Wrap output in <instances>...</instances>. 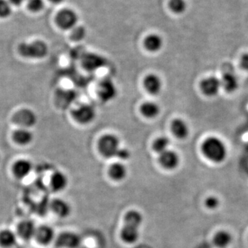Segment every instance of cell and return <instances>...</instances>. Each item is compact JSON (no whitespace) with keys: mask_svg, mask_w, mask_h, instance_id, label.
I'll return each instance as SVG.
<instances>
[{"mask_svg":"<svg viewBox=\"0 0 248 248\" xmlns=\"http://www.w3.org/2000/svg\"><path fill=\"white\" fill-rule=\"evenodd\" d=\"M130 156V153L128 149L120 148V149L119 150L118 153H117L116 157L119 158V159L122 160H127L129 159Z\"/></svg>","mask_w":248,"mask_h":248,"instance_id":"836d02e7","label":"cell"},{"mask_svg":"<svg viewBox=\"0 0 248 248\" xmlns=\"http://www.w3.org/2000/svg\"><path fill=\"white\" fill-rule=\"evenodd\" d=\"M73 118L81 124H88L94 120L96 115L94 108L90 104H83L77 107L72 112Z\"/></svg>","mask_w":248,"mask_h":248,"instance_id":"8992f818","label":"cell"},{"mask_svg":"<svg viewBox=\"0 0 248 248\" xmlns=\"http://www.w3.org/2000/svg\"><path fill=\"white\" fill-rule=\"evenodd\" d=\"M50 208L57 216L62 218H67L71 214V205L66 200L61 198H56L50 203Z\"/></svg>","mask_w":248,"mask_h":248,"instance_id":"8fae6325","label":"cell"},{"mask_svg":"<svg viewBox=\"0 0 248 248\" xmlns=\"http://www.w3.org/2000/svg\"><path fill=\"white\" fill-rule=\"evenodd\" d=\"M33 169V165L29 159H22L16 161L13 166V172L15 177L18 179H24L27 177Z\"/></svg>","mask_w":248,"mask_h":248,"instance_id":"9c48e42d","label":"cell"},{"mask_svg":"<svg viewBox=\"0 0 248 248\" xmlns=\"http://www.w3.org/2000/svg\"><path fill=\"white\" fill-rule=\"evenodd\" d=\"M121 238L126 244H135L140 238V229L124 225L121 231Z\"/></svg>","mask_w":248,"mask_h":248,"instance_id":"ac0fdd59","label":"cell"},{"mask_svg":"<svg viewBox=\"0 0 248 248\" xmlns=\"http://www.w3.org/2000/svg\"><path fill=\"white\" fill-rule=\"evenodd\" d=\"M201 88L205 95L214 97L218 94L221 89V81L215 77H210L202 81Z\"/></svg>","mask_w":248,"mask_h":248,"instance_id":"7c38bea8","label":"cell"},{"mask_svg":"<svg viewBox=\"0 0 248 248\" xmlns=\"http://www.w3.org/2000/svg\"><path fill=\"white\" fill-rule=\"evenodd\" d=\"M145 87L152 94H158L162 89V81L159 76L151 74L147 76L144 81Z\"/></svg>","mask_w":248,"mask_h":248,"instance_id":"e0dca14e","label":"cell"},{"mask_svg":"<svg viewBox=\"0 0 248 248\" xmlns=\"http://www.w3.org/2000/svg\"><path fill=\"white\" fill-rule=\"evenodd\" d=\"M86 33V30L84 27H76L74 29H72V40L76 41V42L84 40Z\"/></svg>","mask_w":248,"mask_h":248,"instance_id":"4dcf8cb0","label":"cell"},{"mask_svg":"<svg viewBox=\"0 0 248 248\" xmlns=\"http://www.w3.org/2000/svg\"><path fill=\"white\" fill-rule=\"evenodd\" d=\"M141 111L147 118H155L159 115L160 108L156 103L148 102L142 105Z\"/></svg>","mask_w":248,"mask_h":248,"instance_id":"484cf974","label":"cell"},{"mask_svg":"<svg viewBox=\"0 0 248 248\" xmlns=\"http://www.w3.org/2000/svg\"><path fill=\"white\" fill-rule=\"evenodd\" d=\"M99 149L101 154L105 157H116L120 149V140L117 136L111 134L104 135L99 141Z\"/></svg>","mask_w":248,"mask_h":248,"instance_id":"3957f363","label":"cell"},{"mask_svg":"<svg viewBox=\"0 0 248 248\" xmlns=\"http://www.w3.org/2000/svg\"><path fill=\"white\" fill-rule=\"evenodd\" d=\"M164 41L162 37L156 34L148 35L145 40V46L151 52H157L162 48Z\"/></svg>","mask_w":248,"mask_h":248,"instance_id":"d4e9b609","label":"cell"},{"mask_svg":"<svg viewBox=\"0 0 248 248\" xmlns=\"http://www.w3.org/2000/svg\"><path fill=\"white\" fill-rule=\"evenodd\" d=\"M17 235L14 231L9 229H4L0 231V246L3 248H10L14 247L17 243Z\"/></svg>","mask_w":248,"mask_h":248,"instance_id":"603a6c76","label":"cell"},{"mask_svg":"<svg viewBox=\"0 0 248 248\" xmlns=\"http://www.w3.org/2000/svg\"><path fill=\"white\" fill-rule=\"evenodd\" d=\"M159 161L164 169L174 170L179 166L180 159L176 152L169 149L160 154Z\"/></svg>","mask_w":248,"mask_h":248,"instance_id":"4fadbf2b","label":"cell"},{"mask_svg":"<svg viewBox=\"0 0 248 248\" xmlns=\"http://www.w3.org/2000/svg\"><path fill=\"white\" fill-rule=\"evenodd\" d=\"M98 94L103 102H108L113 100L117 94V86L112 80L104 78L99 83L98 87Z\"/></svg>","mask_w":248,"mask_h":248,"instance_id":"ba28073f","label":"cell"},{"mask_svg":"<svg viewBox=\"0 0 248 248\" xmlns=\"http://www.w3.org/2000/svg\"><path fill=\"white\" fill-rule=\"evenodd\" d=\"M37 228L33 221L31 220H24L18 226V234L23 239L29 241L35 238Z\"/></svg>","mask_w":248,"mask_h":248,"instance_id":"5bb4252c","label":"cell"},{"mask_svg":"<svg viewBox=\"0 0 248 248\" xmlns=\"http://www.w3.org/2000/svg\"><path fill=\"white\" fill-rule=\"evenodd\" d=\"M15 141L21 146H27L33 141L34 135L29 128H21L14 134Z\"/></svg>","mask_w":248,"mask_h":248,"instance_id":"2e32d148","label":"cell"},{"mask_svg":"<svg viewBox=\"0 0 248 248\" xmlns=\"http://www.w3.org/2000/svg\"><path fill=\"white\" fill-rule=\"evenodd\" d=\"M221 87L228 93L234 92L239 87L237 77L232 73H227L223 75L221 80Z\"/></svg>","mask_w":248,"mask_h":248,"instance_id":"7402d4cb","label":"cell"},{"mask_svg":"<svg viewBox=\"0 0 248 248\" xmlns=\"http://www.w3.org/2000/svg\"><path fill=\"white\" fill-rule=\"evenodd\" d=\"M170 143V141L169 138H166V137H161L155 141L153 148H154L155 151L157 152L159 154H161V153L169 150Z\"/></svg>","mask_w":248,"mask_h":248,"instance_id":"83f0119b","label":"cell"},{"mask_svg":"<svg viewBox=\"0 0 248 248\" xmlns=\"http://www.w3.org/2000/svg\"><path fill=\"white\" fill-rule=\"evenodd\" d=\"M143 221V215L138 210H130L124 217V225L134 227L139 229L141 227Z\"/></svg>","mask_w":248,"mask_h":248,"instance_id":"44dd1931","label":"cell"},{"mask_svg":"<svg viewBox=\"0 0 248 248\" xmlns=\"http://www.w3.org/2000/svg\"><path fill=\"white\" fill-rule=\"evenodd\" d=\"M0 161H1V155H0Z\"/></svg>","mask_w":248,"mask_h":248,"instance_id":"74e56055","label":"cell"},{"mask_svg":"<svg viewBox=\"0 0 248 248\" xmlns=\"http://www.w3.org/2000/svg\"><path fill=\"white\" fill-rule=\"evenodd\" d=\"M59 27L63 30H72L76 27L78 16L71 9H63L59 13L56 19Z\"/></svg>","mask_w":248,"mask_h":248,"instance_id":"52a82bcc","label":"cell"},{"mask_svg":"<svg viewBox=\"0 0 248 248\" xmlns=\"http://www.w3.org/2000/svg\"><path fill=\"white\" fill-rule=\"evenodd\" d=\"M219 200L215 196H210L205 201V206L210 210H215L219 205Z\"/></svg>","mask_w":248,"mask_h":248,"instance_id":"d6a6232c","label":"cell"},{"mask_svg":"<svg viewBox=\"0 0 248 248\" xmlns=\"http://www.w3.org/2000/svg\"><path fill=\"white\" fill-rule=\"evenodd\" d=\"M241 66L246 71H248V53L244 54L241 58Z\"/></svg>","mask_w":248,"mask_h":248,"instance_id":"e575fe53","label":"cell"},{"mask_svg":"<svg viewBox=\"0 0 248 248\" xmlns=\"http://www.w3.org/2000/svg\"><path fill=\"white\" fill-rule=\"evenodd\" d=\"M12 14V6L9 1L0 0V17L7 18Z\"/></svg>","mask_w":248,"mask_h":248,"instance_id":"f1b7e54d","label":"cell"},{"mask_svg":"<svg viewBox=\"0 0 248 248\" xmlns=\"http://www.w3.org/2000/svg\"><path fill=\"white\" fill-rule=\"evenodd\" d=\"M13 120L22 128H29L37 124V117L33 110L23 108L16 112Z\"/></svg>","mask_w":248,"mask_h":248,"instance_id":"5b68a950","label":"cell"},{"mask_svg":"<svg viewBox=\"0 0 248 248\" xmlns=\"http://www.w3.org/2000/svg\"><path fill=\"white\" fill-rule=\"evenodd\" d=\"M108 173L111 179L116 182H121L127 177L128 170L125 165L122 163L117 162L111 165Z\"/></svg>","mask_w":248,"mask_h":248,"instance_id":"d6986e66","label":"cell"},{"mask_svg":"<svg viewBox=\"0 0 248 248\" xmlns=\"http://www.w3.org/2000/svg\"><path fill=\"white\" fill-rule=\"evenodd\" d=\"M170 9L176 14H182L187 9L185 0H170Z\"/></svg>","mask_w":248,"mask_h":248,"instance_id":"4316f807","label":"cell"},{"mask_svg":"<svg viewBox=\"0 0 248 248\" xmlns=\"http://www.w3.org/2000/svg\"><path fill=\"white\" fill-rule=\"evenodd\" d=\"M232 242V236L229 232L219 231L213 237V244L217 248H227Z\"/></svg>","mask_w":248,"mask_h":248,"instance_id":"ffe728a7","label":"cell"},{"mask_svg":"<svg viewBox=\"0 0 248 248\" xmlns=\"http://www.w3.org/2000/svg\"><path fill=\"white\" fill-rule=\"evenodd\" d=\"M43 0H29V7L33 12H39L44 9Z\"/></svg>","mask_w":248,"mask_h":248,"instance_id":"1f68e13d","label":"cell"},{"mask_svg":"<svg viewBox=\"0 0 248 248\" xmlns=\"http://www.w3.org/2000/svg\"><path fill=\"white\" fill-rule=\"evenodd\" d=\"M35 238L40 244L48 246L55 239V231L51 226L42 225L37 228Z\"/></svg>","mask_w":248,"mask_h":248,"instance_id":"30bf717a","label":"cell"},{"mask_svg":"<svg viewBox=\"0 0 248 248\" xmlns=\"http://www.w3.org/2000/svg\"><path fill=\"white\" fill-rule=\"evenodd\" d=\"M101 63H102V61H101L100 58L94 55L88 57L84 62L85 66L88 68H91V69H96V68H99L101 66Z\"/></svg>","mask_w":248,"mask_h":248,"instance_id":"f546056e","label":"cell"},{"mask_svg":"<svg viewBox=\"0 0 248 248\" xmlns=\"http://www.w3.org/2000/svg\"><path fill=\"white\" fill-rule=\"evenodd\" d=\"M26 0H10V3L15 5V6H19L22 5Z\"/></svg>","mask_w":248,"mask_h":248,"instance_id":"d590c367","label":"cell"},{"mask_svg":"<svg viewBox=\"0 0 248 248\" xmlns=\"http://www.w3.org/2000/svg\"><path fill=\"white\" fill-rule=\"evenodd\" d=\"M68 184V177L62 171H55L50 177V186L55 192H62L64 190Z\"/></svg>","mask_w":248,"mask_h":248,"instance_id":"9a60e30c","label":"cell"},{"mask_svg":"<svg viewBox=\"0 0 248 248\" xmlns=\"http://www.w3.org/2000/svg\"><path fill=\"white\" fill-rule=\"evenodd\" d=\"M52 2L55 3V4H60L62 1H63V0H50Z\"/></svg>","mask_w":248,"mask_h":248,"instance_id":"8d00e7d4","label":"cell"},{"mask_svg":"<svg viewBox=\"0 0 248 248\" xmlns=\"http://www.w3.org/2000/svg\"><path fill=\"white\" fill-rule=\"evenodd\" d=\"M18 50L23 58L42 60L48 55V47L43 41L37 40L30 43L23 42L18 47Z\"/></svg>","mask_w":248,"mask_h":248,"instance_id":"7a4b0ae2","label":"cell"},{"mask_svg":"<svg viewBox=\"0 0 248 248\" xmlns=\"http://www.w3.org/2000/svg\"><path fill=\"white\" fill-rule=\"evenodd\" d=\"M202 150L207 159L216 164L224 161L228 154L225 143L215 137L206 139L202 144Z\"/></svg>","mask_w":248,"mask_h":248,"instance_id":"6da1fadb","label":"cell"},{"mask_svg":"<svg viewBox=\"0 0 248 248\" xmlns=\"http://www.w3.org/2000/svg\"><path fill=\"white\" fill-rule=\"evenodd\" d=\"M81 236L74 232L66 231L59 234L55 245L59 248H78L81 244Z\"/></svg>","mask_w":248,"mask_h":248,"instance_id":"277c9868","label":"cell"},{"mask_svg":"<svg viewBox=\"0 0 248 248\" xmlns=\"http://www.w3.org/2000/svg\"><path fill=\"white\" fill-rule=\"evenodd\" d=\"M173 133L179 139H186L189 135V127L184 120L177 119L173 122L172 125Z\"/></svg>","mask_w":248,"mask_h":248,"instance_id":"cb8c5ba5","label":"cell"}]
</instances>
